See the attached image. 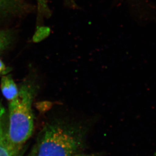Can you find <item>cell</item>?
<instances>
[{
  "mask_svg": "<svg viewBox=\"0 0 156 156\" xmlns=\"http://www.w3.org/2000/svg\"><path fill=\"white\" fill-rule=\"evenodd\" d=\"M34 87L24 84L17 96L9 101L7 112L8 134L14 149L20 153L24 144L33 134L34 128L32 103Z\"/></svg>",
  "mask_w": 156,
  "mask_h": 156,
  "instance_id": "obj_2",
  "label": "cell"
},
{
  "mask_svg": "<svg viewBox=\"0 0 156 156\" xmlns=\"http://www.w3.org/2000/svg\"><path fill=\"white\" fill-rule=\"evenodd\" d=\"M38 4L39 12H42L46 15H50V11L48 5L47 0H37Z\"/></svg>",
  "mask_w": 156,
  "mask_h": 156,
  "instance_id": "obj_7",
  "label": "cell"
},
{
  "mask_svg": "<svg viewBox=\"0 0 156 156\" xmlns=\"http://www.w3.org/2000/svg\"><path fill=\"white\" fill-rule=\"evenodd\" d=\"M50 31V29L47 27H41L38 28L34 36V42L41 41L49 35Z\"/></svg>",
  "mask_w": 156,
  "mask_h": 156,
  "instance_id": "obj_6",
  "label": "cell"
},
{
  "mask_svg": "<svg viewBox=\"0 0 156 156\" xmlns=\"http://www.w3.org/2000/svg\"><path fill=\"white\" fill-rule=\"evenodd\" d=\"M73 156H95L93 155H88V154H86L82 153H80L77 154L76 155Z\"/></svg>",
  "mask_w": 156,
  "mask_h": 156,
  "instance_id": "obj_11",
  "label": "cell"
},
{
  "mask_svg": "<svg viewBox=\"0 0 156 156\" xmlns=\"http://www.w3.org/2000/svg\"><path fill=\"white\" fill-rule=\"evenodd\" d=\"M87 129L84 126L66 123L47 125L37 145L36 156H73L81 153Z\"/></svg>",
  "mask_w": 156,
  "mask_h": 156,
  "instance_id": "obj_1",
  "label": "cell"
},
{
  "mask_svg": "<svg viewBox=\"0 0 156 156\" xmlns=\"http://www.w3.org/2000/svg\"><path fill=\"white\" fill-rule=\"evenodd\" d=\"M12 0H0V11L6 9L12 4Z\"/></svg>",
  "mask_w": 156,
  "mask_h": 156,
  "instance_id": "obj_9",
  "label": "cell"
},
{
  "mask_svg": "<svg viewBox=\"0 0 156 156\" xmlns=\"http://www.w3.org/2000/svg\"><path fill=\"white\" fill-rule=\"evenodd\" d=\"M11 35L7 31H0V53L7 48L11 43Z\"/></svg>",
  "mask_w": 156,
  "mask_h": 156,
  "instance_id": "obj_5",
  "label": "cell"
},
{
  "mask_svg": "<svg viewBox=\"0 0 156 156\" xmlns=\"http://www.w3.org/2000/svg\"><path fill=\"white\" fill-rule=\"evenodd\" d=\"M36 153H37V145L34 147L30 153L26 156H36Z\"/></svg>",
  "mask_w": 156,
  "mask_h": 156,
  "instance_id": "obj_10",
  "label": "cell"
},
{
  "mask_svg": "<svg viewBox=\"0 0 156 156\" xmlns=\"http://www.w3.org/2000/svg\"><path fill=\"white\" fill-rule=\"evenodd\" d=\"M68 1L70 2L71 3H72V4H74L73 3V0H68Z\"/></svg>",
  "mask_w": 156,
  "mask_h": 156,
  "instance_id": "obj_12",
  "label": "cell"
},
{
  "mask_svg": "<svg viewBox=\"0 0 156 156\" xmlns=\"http://www.w3.org/2000/svg\"><path fill=\"white\" fill-rule=\"evenodd\" d=\"M9 141L8 134L7 112L0 103V156H19Z\"/></svg>",
  "mask_w": 156,
  "mask_h": 156,
  "instance_id": "obj_3",
  "label": "cell"
},
{
  "mask_svg": "<svg viewBox=\"0 0 156 156\" xmlns=\"http://www.w3.org/2000/svg\"><path fill=\"white\" fill-rule=\"evenodd\" d=\"M11 70V68L6 66L4 62L0 59V76L7 75Z\"/></svg>",
  "mask_w": 156,
  "mask_h": 156,
  "instance_id": "obj_8",
  "label": "cell"
},
{
  "mask_svg": "<svg viewBox=\"0 0 156 156\" xmlns=\"http://www.w3.org/2000/svg\"><path fill=\"white\" fill-rule=\"evenodd\" d=\"M0 87L3 96L9 101L17 96L19 89L10 75H3L1 80Z\"/></svg>",
  "mask_w": 156,
  "mask_h": 156,
  "instance_id": "obj_4",
  "label": "cell"
}]
</instances>
